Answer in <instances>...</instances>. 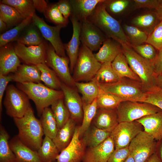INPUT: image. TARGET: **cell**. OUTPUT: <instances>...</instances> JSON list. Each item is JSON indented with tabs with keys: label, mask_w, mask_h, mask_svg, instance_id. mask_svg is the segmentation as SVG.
<instances>
[{
	"label": "cell",
	"mask_w": 162,
	"mask_h": 162,
	"mask_svg": "<svg viewBox=\"0 0 162 162\" xmlns=\"http://www.w3.org/2000/svg\"><path fill=\"white\" fill-rule=\"evenodd\" d=\"M13 118L19 139L31 149L37 151L42 144L44 134L40 120L34 116L32 107L23 117Z\"/></svg>",
	"instance_id": "obj_1"
},
{
	"label": "cell",
	"mask_w": 162,
	"mask_h": 162,
	"mask_svg": "<svg viewBox=\"0 0 162 162\" xmlns=\"http://www.w3.org/2000/svg\"><path fill=\"white\" fill-rule=\"evenodd\" d=\"M104 2L97 6L88 19L97 26L107 38L114 40L121 45L130 46L120 23L107 12Z\"/></svg>",
	"instance_id": "obj_2"
},
{
	"label": "cell",
	"mask_w": 162,
	"mask_h": 162,
	"mask_svg": "<svg viewBox=\"0 0 162 162\" xmlns=\"http://www.w3.org/2000/svg\"><path fill=\"white\" fill-rule=\"evenodd\" d=\"M16 86L34 102L39 116L45 108L57 100L64 98L62 90L50 88L40 82L16 83Z\"/></svg>",
	"instance_id": "obj_3"
},
{
	"label": "cell",
	"mask_w": 162,
	"mask_h": 162,
	"mask_svg": "<svg viewBox=\"0 0 162 162\" xmlns=\"http://www.w3.org/2000/svg\"><path fill=\"white\" fill-rule=\"evenodd\" d=\"M121 46L129 66L139 77L144 91L147 92L155 85L152 63L139 55L131 46L123 45Z\"/></svg>",
	"instance_id": "obj_4"
},
{
	"label": "cell",
	"mask_w": 162,
	"mask_h": 162,
	"mask_svg": "<svg viewBox=\"0 0 162 162\" xmlns=\"http://www.w3.org/2000/svg\"><path fill=\"white\" fill-rule=\"evenodd\" d=\"M98 84L104 92L114 94L124 101L143 102L145 98L146 92L141 82L128 78H122L112 83Z\"/></svg>",
	"instance_id": "obj_5"
},
{
	"label": "cell",
	"mask_w": 162,
	"mask_h": 162,
	"mask_svg": "<svg viewBox=\"0 0 162 162\" xmlns=\"http://www.w3.org/2000/svg\"><path fill=\"white\" fill-rule=\"evenodd\" d=\"M101 64L95 58L92 51L82 45L72 76L75 82H88L93 80Z\"/></svg>",
	"instance_id": "obj_6"
},
{
	"label": "cell",
	"mask_w": 162,
	"mask_h": 162,
	"mask_svg": "<svg viewBox=\"0 0 162 162\" xmlns=\"http://www.w3.org/2000/svg\"><path fill=\"white\" fill-rule=\"evenodd\" d=\"M116 109L119 123L133 122L161 110L149 103L129 100L122 101Z\"/></svg>",
	"instance_id": "obj_7"
},
{
	"label": "cell",
	"mask_w": 162,
	"mask_h": 162,
	"mask_svg": "<svg viewBox=\"0 0 162 162\" xmlns=\"http://www.w3.org/2000/svg\"><path fill=\"white\" fill-rule=\"evenodd\" d=\"M5 91L3 104L7 115L13 118L23 117L31 107L28 96L12 84L8 85Z\"/></svg>",
	"instance_id": "obj_8"
},
{
	"label": "cell",
	"mask_w": 162,
	"mask_h": 162,
	"mask_svg": "<svg viewBox=\"0 0 162 162\" xmlns=\"http://www.w3.org/2000/svg\"><path fill=\"white\" fill-rule=\"evenodd\" d=\"M156 141L144 130L134 138L128 148L136 162H144L156 152L157 143Z\"/></svg>",
	"instance_id": "obj_9"
},
{
	"label": "cell",
	"mask_w": 162,
	"mask_h": 162,
	"mask_svg": "<svg viewBox=\"0 0 162 162\" xmlns=\"http://www.w3.org/2000/svg\"><path fill=\"white\" fill-rule=\"evenodd\" d=\"M69 63L68 57L59 56L52 45L47 46L46 64L55 72L62 82L68 86L75 87V82L71 75L69 66Z\"/></svg>",
	"instance_id": "obj_10"
},
{
	"label": "cell",
	"mask_w": 162,
	"mask_h": 162,
	"mask_svg": "<svg viewBox=\"0 0 162 162\" xmlns=\"http://www.w3.org/2000/svg\"><path fill=\"white\" fill-rule=\"evenodd\" d=\"M143 128L142 125L136 120L119 123L112 131L111 135L115 149L128 147L134 138L143 130Z\"/></svg>",
	"instance_id": "obj_11"
},
{
	"label": "cell",
	"mask_w": 162,
	"mask_h": 162,
	"mask_svg": "<svg viewBox=\"0 0 162 162\" xmlns=\"http://www.w3.org/2000/svg\"><path fill=\"white\" fill-rule=\"evenodd\" d=\"M32 20L34 25L40 30L43 37L50 43L56 53L61 56H66L64 45L60 36L61 29L64 27L61 25L50 26L35 13L33 15Z\"/></svg>",
	"instance_id": "obj_12"
},
{
	"label": "cell",
	"mask_w": 162,
	"mask_h": 162,
	"mask_svg": "<svg viewBox=\"0 0 162 162\" xmlns=\"http://www.w3.org/2000/svg\"><path fill=\"white\" fill-rule=\"evenodd\" d=\"M86 147L83 139L80 137L79 126L76 127L70 142L57 157V162L82 161Z\"/></svg>",
	"instance_id": "obj_13"
},
{
	"label": "cell",
	"mask_w": 162,
	"mask_h": 162,
	"mask_svg": "<svg viewBox=\"0 0 162 162\" xmlns=\"http://www.w3.org/2000/svg\"><path fill=\"white\" fill-rule=\"evenodd\" d=\"M80 22V40L82 44L92 51L99 50L101 45L108 38L88 20Z\"/></svg>",
	"instance_id": "obj_14"
},
{
	"label": "cell",
	"mask_w": 162,
	"mask_h": 162,
	"mask_svg": "<svg viewBox=\"0 0 162 162\" xmlns=\"http://www.w3.org/2000/svg\"><path fill=\"white\" fill-rule=\"evenodd\" d=\"M47 47L42 42L37 46H28L17 43L14 48L17 56L26 64L37 65L46 63Z\"/></svg>",
	"instance_id": "obj_15"
},
{
	"label": "cell",
	"mask_w": 162,
	"mask_h": 162,
	"mask_svg": "<svg viewBox=\"0 0 162 162\" xmlns=\"http://www.w3.org/2000/svg\"><path fill=\"white\" fill-rule=\"evenodd\" d=\"M61 90L63 92L64 102L70 113V118L76 123L82 122L83 104L81 97L76 88L62 82Z\"/></svg>",
	"instance_id": "obj_16"
},
{
	"label": "cell",
	"mask_w": 162,
	"mask_h": 162,
	"mask_svg": "<svg viewBox=\"0 0 162 162\" xmlns=\"http://www.w3.org/2000/svg\"><path fill=\"white\" fill-rule=\"evenodd\" d=\"M115 150L111 136L104 142L95 146L86 149L82 162H107Z\"/></svg>",
	"instance_id": "obj_17"
},
{
	"label": "cell",
	"mask_w": 162,
	"mask_h": 162,
	"mask_svg": "<svg viewBox=\"0 0 162 162\" xmlns=\"http://www.w3.org/2000/svg\"><path fill=\"white\" fill-rule=\"evenodd\" d=\"M70 16L73 26V34L70 40L64 45L70 61V71L72 73L77 59L80 48L81 23L73 15H71Z\"/></svg>",
	"instance_id": "obj_18"
},
{
	"label": "cell",
	"mask_w": 162,
	"mask_h": 162,
	"mask_svg": "<svg viewBox=\"0 0 162 162\" xmlns=\"http://www.w3.org/2000/svg\"><path fill=\"white\" fill-rule=\"evenodd\" d=\"M19 58L16 54L14 47L6 45L0 50V74L7 75L15 72L20 66Z\"/></svg>",
	"instance_id": "obj_19"
},
{
	"label": "cell",
	"mask_w": 162,
	"mask_h": 162,
	"mask_svg": "<svg viewBox=\"0 0 162 162\" xmlns=\"http://www.w3.org/2000/svg\"><path fill=\"white\" fill-rule=\"evenodd\" d=\"M9 144L17 162H42L37 151L33 150L24 144L17 135L9 141Z\"/></svg>",
	"instance_id": "obj_20"
},
{
	"label": "cell",
	"mask_w": 162,
	"mask_h": 162,
	"mask_svg": "<svg viewBox=\"0 0 162 162\" xmlns=\"http://www.w3.org/2000/svg\"><path fill=\"white\" fill-rule=\"evenodd\" d=\"M92 123L99 129L112 132L119 123L116 109L98 108Z\"/></svg>",
	"instance_id": "obj_21"
},
{
	"label": "cell",
	"mask_w": 162,
	"mask_h": 162,
	"mask_svg": "<svg viewBox=\"0 0 162 162\" xmlns=\"http://www.w3.org/2000/svg\"><path fill=\"white\" fill-rule=\"evenodd\" d=\"M136 121L142 125L143 130L156 141L162 139V110Z\"/></svg>",
	"instance_id": "obj_22"
},
{
	"label": "cell",
	"mask_w": 162,
	"mask_h": 162,
	"mask_svg": "<svg viewBox=\"0 0 162 162\" xmlns=\"http://www.w3.org/2000/svg\"><path fill=\"white\" fill-rule=\"evenodd\" d=\"M105 0H70L72 14L80 22L87 20L97 6Z\"/></svg>",
	"instance_id": "obj_23"
},
{
	"label": "cell",
	"mask_w": 162,
	"mask_h": 162,
	"mask_svg": "<svg viewBox=\"0 0 162 162\" xmlns=\"http://www.w3.org/2000/svg\"><path fill=\"white\" fill-rule=\"evenodd\" d=\"M12 74V81L16 83H40L41 72L36 65L21 64Z\"/></svg>",
	"instance_id": "obj_24"
},
{
	"label": "cell",
	"mask_w": 162,
	"mask_h": 162,
	"mask_svg": "<svg viewBox=\"0 0 162 162\" xmlns=\"http://www.w3.org/2000/svg\"><path fill=\"white\" fill-rule=\"evenodd\" d=\"M122 51L121 45L119 43L112 38H107L98 52L94 55L101 64L112 62Z\"/></svg>",
	"instance_id": "obj_25"
},
{
	"label": "cell",
	"mask_w": 162,
	"mask_h": 162,
	"mask_svg": "<svg viewBox=\"0 0 162 162\" xmlns=\"http://www.w3.org/2000/svg\"><path fill=\"white\" fill-rule=\"evenodd\" d=\"M76 123L70 118L58 130L55 137L52 139L60 152L64 149L71 141L76 127Z\"/></svg>",
	"instance_id": "obj_26"
},
{
	"label": "cell",
	"mask_w": 162,
	"mask_h": 162,
	"mask_svg": "<svg viewBox=\"0 0 162 162\" xmlns=\"http://www.w3.org/2000/svg\"><path fill=\"white\" fill-rule=\"evenodd\" d=\"M75 85L82 95L83 105L92 103L97 98L99 88L97 82L94 80L88 82H75Z\"/></svg>",
	"instance_id": "obj_27"
},
{
	"label": "cell",
	"mask_w": 162,
	"mask_h": 162,
	"mask_svg": "<svg viewBox=\"0 0 162 162\" xmlns=\"http://www.w3.org/2000/svg\"><path fill=\"white\" fill-rule=\"evenodd\" d=\"M111 132L99 129L93 124L86 131L82 138L86 146L92 147L101 144L111 136Z\"/></svg>",
	"instance_id": "obj_28"
},
{
	"label": "cell",
	"mask_w": 162,
	"mask_h": 162,
	"mask_svg": "<svg viewBox=\"0 0 162 162\" xmlns=\"http://www.w3.org/2000/svg\"><path fill=\"white\" fill-rule=\"evenodd\" d=\"M112 65L115 72L120 79L127 77L140 82L139 77L129 66L126 57L122 51L112 62Z\"/></svg>",
	"instance_id": "obj_29"
},
{
	"label": "cell",
	"mask_w": 162,
	"mask_h": 162,
	"mask_svg": "<svg viewBox=\"0 0 162 162\" xmlns=\"http://www.w3.org/2000/svg\"><path fill=\"white\" fill-rule=\"evenodd\" d=\"M40 117V121L44 134L53 139L58 130L56 120L51 109L49 107L45 108Z\"/></svg>",
	"instance_id": "obj_30"
},
{
	"label": "cell",
	"mask_w": 162,
	"mask_h": 162,
	"mask_svg": "<svg viewBox=\"0 0 162 162\" xmlns=\"http://www.w3.org/2000/svg\"><path fill=\"white\" fill-rule=\"evenodd\" d=\"M37 151L42 162H52L56 160L60 152L52 140L46 136Z\"/></svg>",
	"instance_id": "obj_31"
},
{
	"label": "cell",
	"mask_w": 162,
	"mask_h": 162,
	"mask_svg": "<svg viewBox=\"0 0 162 162\" xmlns=\"http://www.w3.org/2000/svg\"><path fill=\"white\" fill-rule=\"evenodd\" d=\"M41 72L40 79L48 87L56 90H61L62 82L55 72L46 63L36 65Z\"/></svg>",
	"instance_id": "obj_32"
},
{
	"label": "cell",
	"mask_w": 162,
	"mask_h": 162,
	"mask_svg": "<svg viewBox=\"0 0 162 162\" xmlns=\"http://www.w3.org/2000/svg\"><path fill=\"white\" fill-rule=\"evenodd\" d=\"M9 136L4 127L0 125V162H17L9 144Z\"/></svg>",
	"instance_id": "obj_33"
},
{
	"label": "cell",
	"mask_w": 162,
	"mask_h": 162,
	"mask_svg": "<svg viewBox=\"0 0 162 162\" xmlns=\"http://www.w3.org/2000/svg\"><path fill=\"white\" fill-rule=\"evenodd\" d=\"M0 18L6 24L8 28L16 26L25 19L14 8L2 3L0 4Z\"/></svg>",
	"instance_id": "obj_34"
},
{
	"label": "cell",
	"mask_w": 162,
	"mask_h": 162,
	"mask_svg": "<svg viewBox=\"0 0 162 162\" xmlns=\"http://www.w3.org/2000/svg\"><path fill=\"white\" fill-rule=\"evenodd\" d=\"M120 79L116 73L112 62H105L101 66L93 80L100 84H110L118 81Z\"/></svg>",
	"instance_id": "obj_35"
},
{
	"label": "cell",
	"mask_w": 162,
	"mask_h": 162,
	"mask_svg": "<svg viewBox=\"0 0 162 162\" xmlns=\"http://www.w3.org/2000/svg\"><path fill=\"white\" fill-rule=\"evenodd\" d=\"M51 109L56 120L58 130L70 118V113L63 98L55 101L51 105Z\"/></svg>",
	"instance_id": "obj_36"
},
{
	"label": "cell",
	"mask_w": 162,
	"mask_h": 162,
	"mask_svg": "<svg viewBox=\"0 0 162 162\" xmlns=\"http://www.w3.org/2000/svg\"><path fill=\"white\" fill-rule=\"evenodd\" d=\"M96 98L98 109H116L123 100L112 93L104 92L99 87Z\"/></svg>",
	"instance_id": "obj_37"
},
{
	"label": "cell",
	"mask_w": 162,
	"mask_h": 162,
	"mask_svg": "<svg viewBox=\"0 0 162 162\" xmlns=\"http://www.w3.org/2000/svg\"><path fill=\"white\" fill-rule=\"evenodd\" d=\"M1 2L14 8L25 19L33 16L35 13L32 0H3Z\"/></svg>",
	"instance_id": "obj_38"
},
{
	"label": "cell",
	"mask_w": 162,
	"mask_h": 162,
	"mask_svg": "<svg viewBox=\"0 0 162 162\" xmlns=\"http://www.w3.org/2000/svg\"><path fill=\"white\" fill-rule=\"evenodd\" d=\"M32 16L24 20L15 27L3 33L0 36V46L2 47L9 42L17 40L22 30L28 25L32 20Z\"/></svg>",
	"instance_id": "obj_39"
},
{
	"label": "cell",
	"mask_w": 162,
	"mask_h": 162,
	"mask_svg": "<svg viewBox=\"0 0 162 162\" xmlns=\"http://www.w3.org/2000/svg\"><path fill=\"white\" fill-rule=\"evenodd\" d=\"M96 98L90 104L83 105V118L81 124L79 126L80 138L91 125L96 115L98 109Z\"/></svg>",
	"instance_id": "obj_40"
},
{
	"label": "cell",
	"mask_w": 162,
	"mask_h": 162,
	"mask_svg": "<svg viewBox=\"0 0 162 162\" xmlns=\"http://www.w3.org/2000/svg\"><path fill=\"white\" fill-rule=\"evenodd\" d=\"M123 29L131 46L141 45L146 43L148 34L145 31L135 26L126 24L124 25Z\"/></svg>",
	"instance_id": "obj_41"
},
{
	"label": "cell",
	"mask_w": 162,
	"mask_h": 162,
	"mask_svg": "<svg viewBox=\"0 0 162 162\" xmlns=\"http://www.w3.org/2000/svg\"><path fill=\"white\" fill-rule=\"evenodd\" d=\"M160 21L154 12L137 16L132 20V22L137 27L149 29L150 33Z\"/></svg>",
	"instance_id": "obj_42"
},
{
	"label": "cell",
	"mask_w": 162,
	"mask_h": 162,
	"mask_svg": "<svg viewBox=\"0 0 162 162\" xmlns=\"http://www.w3.org/2000/svg\"><path fill=\"white\" fill-rule=\"evenodd\" d=\"M143 102L151 104L162 110V88L154 85L146 92Z\"/></svg>",
	"instance_id": "obj_43"
},
{
	"label": "cell",
	"mask_w": 162,
	"mask_h": 162,
	"mask_svg": "<svg viewBox=\"0 0 162 162\" xmlns=\"http://www.w3.org/2000/svg\"><path fill=\"white\" fill-rule=\"evenodd\" d=\"M146 43L159 50L162 48V20L148 34Z\"/></svg>",
	"instance_id": "obj_44"
},
{
	"label": "cell",
	"mask_w": 162,
	"mask_h": 162,
	"mask_svg": "<svg viewBox=\"0 0 162 162\" xmlns=\"http://www.w3.org/2000/svg\"><path fill=\"white\" fill-rule=\"evenodd\" d=\"M46 14L47 17L56 25L65 27L68 22V19H65L58 10L56 4L49 7Z\"/></svg>",
	"instance_id": "obj_45"
},
{
	"label": "cell",
	"mask_w": 162,
	"mask_h": 162,
	"mask_svg": "<svg viewBox=\"0 0 162 162\" xmlns=\"http://www.w3.org/2000/svg\"><path fill=\"white\" fill-rule=\"evenodd\" d=\"M17 41L18 43L29 46H37L42 42L39 34L33 28L29 29L24 35L19 38Z\"/></svg>",
	"instance_id": "obj_46"
},
{
	"label": "cell",
	"mask_w": 162,
	"mask_h": 162,
	"mask_svg": "<svg viewBox=\"0 0 162 162\" xmlns=\"http://www.w3.org/2000/svg\"><path fill=\"white\" fill-rule=\"evenodd\" d=\"M128 0H105L104 3L106 9L109 13L117 14L123 11L128 6Z\"/></svg>",
	"instance_id": "obj_47"
},
{
	"label": "cell",
	"mask_w": 162,
	"mask_h": 162,
	"mask_svg": "<svg viewBox=\"0 0 162 162\" xmlns=\"http://www.w3.org/2000/svg\"><path fill=\"white\" fill-rule=\"evenodd\" d=\"M131 47L139 55L152 63L158 53L157 50L151 44L147 43Z\"/></svg>",
	"instance_id": "obj_48"
},
{
	"label": "cell",
	"mask_w": 162,
	"mask_h": 162,
	"mask_svg": "<svg viewBox=\"0 0 162 162\" xmlns=\"http://www.w3.org/2000/svg\"><path fill=\"white\" fill-rule=\"evenodd\" d=\"M129 154L128 147L115 149L107 162H124Z\"/></svg>",
	"instance_id": "obj_49"
},
{
	"label": "cell",
	"mask_w": 162,
	"mask_h": 162,
	"mask_svg": "<svg viewBox=\"0 0 162 162\" xmlns=\"http://www.w3.org/2000/svg\"><path fill=\"white\" fill-rule=\"evenodd\" d=\"M12 81V74L3 75L0 74V118H2L3 97L9 82Z\"/></svg>",
	"instance_id": "obj_50"
},
{
	"label": "cell",
	"mask_w": 162,
	"mask_h": 162,
	"mask_svg": "<svg viewBox=\"0 0 162 162\" xmlns=\"http://www.w3.org/2000/svg\"><path fill=\"white\" fill-rule=\"evenodd\" d=\"M161 0H134L135 9L148 8L156 9L158 6Z\"/></svg>",
	"instance_id": "obj_51"
},
{
	"label": "cell",
	"mask_w": 162,
	"mask_h": 162,
	"mask_svg": "<svg viewBox=\"0 0 162 162\" xmlns=\"http://www.w3.org/2000/svg\"><path fill=\"white\" fill-rule=\"evenodd\" d=\"M56 4L58 10L64 17L68 19L72 14V8L69 0H60Z\"/></svg>",
	"instance_id": "obj_52"
},
{
	"label": "cell",
	"mask_w": 162,
	"mask_h": 162,
	"mask_svg": "<svg viewBox=\"0 0 162 162\" xmlns=\"http://www.w3.org/2000/svg\"><path fill=\"white\" fill-rule=\"evenodd\" d=\"M155 76L162 73V48L158 50L157 55L152 62Z\"/></svg>",
	"instance_id": "obj_53"
},
{
	"label": "cell",
	"mask_w": 162,
	"mask_h": 162,
	"mask_svg": "<svg viewBox=\"0 0 162 162\" xmlns=\"http://www.w3.org/2000/svg\"><path fill=\"white\" fill-rule=\"evenodd\" d=\"M35 9L39 12L46 14L49 7L47 2L43 0H33Z\"/></svg>",
	"instance_id": "obj_54"
},
{
	"label": "cell",
	"mask_w": 162,
	"mask_h": 162,
	"mask_svg": "<svg viewBox=\"0 0 162 162\" xmlns=\"http://www.w3.org/2000/svg\"><path fill=\"white\" fill-rule=\"evenodd\" d=\"M144 162H162L156 152Z\"/></svg>",
	"instance_id": "obj_55"
},
{
	"label": "cell",
	"mask_w": 162,
	"mask_h": 162,
	"mask_svg": "<svg viewBox=\"0 0 162 162\" xmlns=\"http://www.w3.org/2000/svg\"><path fill=\"white\" fill-rule=\"evenodd\" d=\"M156 14L160 21L162 20V0L158 7L155 9Z\"/></svg>",
	"instance_id": "obj_56"
},
{
	"label": "cell",
	"mask_w": 162,
	"mask_h": 162,
	"mask_svg": "<svg viewBox=\"0 0 162 162\" xmlns=\"http://www.w3.org/2000/svg\"><path fill=\"white\" fill-rule=\"evenodd\" d=\"M154 82L155 85L162 88V73L155 76Z\"/></svg>",
	"instance_id": "obj_57"
},
{
	"label": "cell",
	"mask_w": 162,
	"mask_h": 162,
	"mask_svg": "<svg viewBox=\"0 0 162 162\" xmlns=\"http://www.w3.org/2000/svg\"><path fill=\"white\" fill-rule=\"evenodd\" d=\"M159 143H157L156 152L157 153L159 157L162 162V139L160 141H158Z\"/></svg>",
	"instance_id": "obj_58"
},
{
	"label": "cell",
	"mask_w": 162,
	"mask_h": 162,
	"mask_svg": "<svg viewBox=\"0 0 162 162\" xmlns=\"http://www.w3.org/2000/svg\"><path fill=\"white\" fill-rule=\"evenodd\" d=\"M8 28L6 24L0 18V31L2 32Z\"/></svg>",
	"instance_id": "obj_59"
},
{
	"label": "cell",
	"mask_w": 162,
	"mask_h": 162,
	"mask_svg": "<svg viewBox=\"0 0 162 162\" xmlns=\"http://www.w3.org/2000/svg\"><path fill=\"white\" fill-rule=\"evenodd\" d=\"M124 162H136L132 156L129 154L128 157Z\"/></svg>",
	"instance_id": "obj_60"
},
{
	"label": "cell",
	"mask_w": 162,
	"mask_h": 162,
	"mask_svg": "<svg viewBox=\"0 0 162 162\" xmlns=\"http://www.w3.org/2000/svg\"></svg>",
	"instance_id": "obj_61"
}]
</instances>
